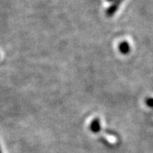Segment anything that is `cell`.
I'll list each match as a JSON object with an SVG mask.
<instances>
[{"mask_svg":"<svg viewBox=\"0 0 153 153\" xmlns=\"http://www.w3.org/2000/svg\"><path fill=\"white\" fill-rule=\"evenodd\" d=\"M90 128H91V131L92 132H95V133H98L99 132L102 128L100 124V120H99V118H95V119L93 120L92 122L91 123V126H90Z\"/></svg>","mask_w":153,"mask_h":153,"instance_id":"cell-2","label":"cell"},{"mask_svg":"<svg viewBox=\"0 0 153 153\" xmlns=\"http://www.w3.org/2000/svg\"><path fill=\"white\" fill-rule=\"evenodd\" d=\"M0 153H2V150H1V147H0Z\"/></svg>","mask_w":153,"mask_h":153,"instance_id":"cell-5","label":"cell"},{"mask_svg":"<svg viewBox=\"0 0 153 153\" xmlns=\"http://www.w3.org/2000/svg\"><path fill=\"white\" fill-rule=\"evenodd\" d=\"M108 1H109V2H111V1H113V0H108Z\"/></svg>","mask_w":153,"mask_h":153,"instance_id":"cell-6","label":"cell"},{"mask_svg":"<svg viewBox=\"0 0 153 153\" xmlns=\"http://www.w3.org/2000/svg\"><path fill=\"white\" fill-rule=\"evenodd\" d=\"M146 104H147L148 106L153 109V98H149V99H147V100H146Z\"/></svg>","mask_w":153,"mask_h":153,"instance_id":"cell-4","label":"cell"},{"mask_svg":"<svg viewBox=\"0 0 153 153\" xmlns=\"http://www.w3.org/2000/svg\"><path fill=\"white\" fill-rule=\"evenodd\" d=\"M123 1V0H115L114 2H113V4L106 10V13H105L106 16H113L115 13L117 12V10H118L119 6H120V4L122 3Z\"/></svg>","mask_w":153,"mask_h":153,"instance_id":"cell-1","label":"cell"},{"mask_svg":"<svg viewBox=\"0 0 153 153\" xmlns=\"http://www.w3.org/2000/svg\"><path fill=\"white\" fill-rule=\"evenodd\" d=\"M119 49L123 54H127L130 52V45L127 42H122L119 45Z\"/></svg>","mask_w":153,"mask_h":153,"instance_id":"cell-3","label":"cell"}]
</instances>
